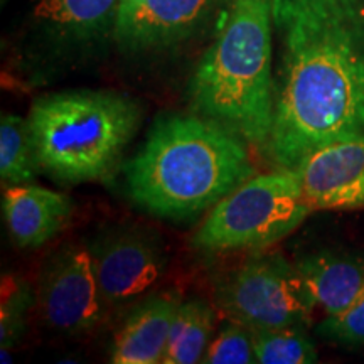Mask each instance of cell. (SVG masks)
<instances>
[{
    "label": "cell",
    "instance_id": "obj_4",
    "mask_svg": "<svg viewBox=\"0 0 364 364\" xmlns=\"http://www.w3.org/2000/svg\"><path fill=\"white\" fill-rule=\"evenodd\" d=\"M27 120L41 169L81 184L105 181L117 171L139 132L142 110L115 91L76 90L36 98Z\"/></svg>",
    "mask_w": 364,
    "mask_h": 364
},
{
    "label": "cell",
    "instance_id": "obj_11",
    "mask_svg": "<svg viewBox=\"0 0 364 364\" xmlns=\"http://www.w3.org/2000/svg\"><path fill=\"white\" fill-rule=\"evenodd\" d=\"M2 211L14 245L39 248L65 230L73 215V203L65 194L31 182L4 191Z\"/></svg>",
    "mask_w": 364,
    "mask_h": 364
},
{
    "label": "cell",
    "instance_id": "obj_7",
    "mask_svg": "<svg viewBox=\"0 0 364 364\" xmlns=\"http://www.w3.org/2000/svg\"><path fill=\"white\" fill-rule=\"evenodd\" d=\"M38 304L48 326L61 334H83L98 324L105 300L90 248L65 245L44 262Z\"/></svg>",
    "mask_w": 364,
    "mask_h": 364
},
{
    "label": "cell",
    "instance_id": "obj_6",
    "mask_svg": "<svg viewBox=\"0 0 364 364\" xmlns=\"http://www.w3.org/2000/svg\"><path fill=\"white\" fill-rule=\"evenodd\" d=\"M220 311L252 332L306 327L316 302L295 263L279 253H257L216 285Z\"/></svg>",
    "mask_w": 364,
    "mask_h": 364
},
{
    "label": "cell",
    "instance_id": "obj_15",
    "mask_svg": "<svg viewBox=\"0 0 364 364\" xmlns=\"http://www.w3.org/2000/svg\"><path fill=\"white\" fill-rule=\"evenodd\" d=\"M216 327V311L201 299L182 300L172 322L164 364L201 363Z\"/></svg>",
    "mask_w": 364,
    "mask_h": 364
},
{
    "label": "cell",
    "instance_id": "obj_3",
    "mask_svg": "<svg viewBox=\"0 0 364 364\" xmlns=\"http://www.w3.org/2000/svg\"><path fill=\"white\" fill-rule=\"evenodd\" d=\"M273 0H230L189 83L196 115L265 150L273 122Z\"/></svg>",
    "mask_w": 364,
    "mask_h": 364
},
{
    "label": "cell",
    "instance_id": "obj_8",
    "mask_svg": "<svg viewBox=\"0 0 364 364\" xmlns=\"http://www.w3.org/2000/svg\"><path fill=\"white\" fill-rule=\"evenodd\" d=\"M105 304L124 306L162 279L167 255L159 235L136 226H118L90 247Z\"/></svg>",
    "mask_w": 364,
    "mask_h": 364
},
{
    "label": "cell",
    "instance_id": "obj_13",
    "mask_svg": "<svg viewBox=\"0 0 364 364\" xmlns=\"http://www.w3.org/2000/svg\"><path fill=\"white\" fill-rule=\"evenodd\" d=\"M316 307L326 317L339 316L364 295V260L351 255L318 252L295 263Z\"/></svg>",
    "mask_w": 364,
    "mask_h": 364
},
{
    "label": "cell",
    "instance_id": "obj_9",
    "mask_svg": "<svg viewBox=\"0 0 364 364\" xmlns=\"http://www.w3.org/2000/svg\"><path fill=\"white\" fill-rule=\"evenodd\" d=\"M294 172L312 211L364 208V135L322 145Z\"/></svg>",
    "mask_w": 364,
    "mask_h": 364
},
{
    "label": "cell",
    "instance_id": "obj_5",
    "mask_svg": "<svg viewBox=\"0 0 364 364\" xmlns=\"http://www.w3.org/2000/svg\"><path fill=\"white\" fill-rule=\"evenodd\" d=\"M311 213L294 171L255 174L211 208L194 245L204 252H260L294 233Z\"/></svg>",
    "mask_w": 364,
    "mask_h": 364
},
{
    "label": "cell",
    "instance_id": "obj_10",
    "mask_svg": "<svg viewBox=\"0 0 364 364\" xmlns=\"http://www.w3.org/2000/svg\"><path fill=\"white\" fill-rule=\"evenodd\" d=\"M220 0H136L120 6L113 34L129 51L181 43L206 21Z\"/></svg>",
    "mask_w": 364,
    "mask_h": 364
},
{
    "label": "cell",
    "instance_id": "obj_19",
    "mask_svg": "<svg viewBox=\"0 0 364 364\" xmlns=\"http://www.w3.org/2000/svg\"><path fill=\"white\" fill-rule=\"evenodd\" d=\"M206 364H252L255 356L253 332L238 322L230 321L221 327L216 338L208 346L203 361Z\"/></svg>",
    "mask_w": 364,
    "mask_h": 364
},
{
    "label": "cell",
    "instance_id": "obj_20",
    "mask_svg": "<svg viewBox=\"0 0 364 364\" xmlns=\"http://www.w3.org/2000/svg\"><path fill=\"white\" fill-rule=\"evenodd\" d=\"M317 331L327 339L364 348V295L346 312L326 317L318 324Z\"/></svg>",
    "mask_w": 364,
    "mask_h": 364
},
{
    "label": "cell",
    "instance_id": "obj_12",
    "mask_svg": "<svg viewBox=\"0 0 364 364\" xmlns=\"http://www.w3.org/2000/svg\"><path fill=\"white\" fill-rule=\"evenodd\" d=\"M182 299L176 292L154 295L129 314L112 346L115 364H159Z\"/></svg>",
    "mask_w": 364,
    "mask_h": 364
},
{
    "label": "cell",
    "instance_id": "obj_14",
    "mask_svg": "<svg viewBox=\"0 0 364 364\" xmlns=\"http://www.w3.org/2000/svg\"><path fill=\"white\" fill-rule=\"evenodd\" d=\"M122 0H36L39 22L68 38L86 39L115 27Z\"/></svg>",
    "mask_w": 364,
    "mask_h": 364
},
{
    "label": "cell",
    "instance_id": "obj_17",
    "mask_svg": "<svg viewBox=\"0 0 364 364\" xmlns=\"http://www.w3.org/2000/svg\"><path fill=\"white\" fill-rule=\"evenodd\" d=\"M304 327L253 332L255 356L260 364H312L318 354Z\"/></svg>",
    "mask_w": 364,
    "mask_h": 364
},
{
    "label": "cell",
    "instance_id": "obj_16",
    "mask_svg": "<svg viewBox=\"0 0 364 364\" xmlns=\"http://www.w3.org/2000/svg\"><path fill=\"white\" fill-rule=\"evenodd\" d=\"M41 169L27 118L4 113L0 118V179L11 186L31 184Z\"/></svg>",
    "mask_w": 364,
    "mask_h": 364
},
{
    "label": "cell",
    "instance_id": "obj_2",
    "mask_svg": "<svg viewBox=\"0 0 364 364\" xmlns=\"http://www.w3.org/2000/svg\"><path fill=\"white\" fill-rule=\"evenodd\" d=\"M255 176L247 142L201 115L159 118L125 166L130 199L167 220H189Z\"/></svg>",
    "mask_w": 364,
    "mask_h": 364
},
{
    "label": "cell",
    "instance_id": "obj_18",
    "mask_svg": "<svg viewBox=\"0 0 364 364\" xmlns=\"http://www.w3.org/2000/svg\"><path fill=\"white\" fill-rule=\"evenodd\" d=\"M33 306V292L22 280L4 279L0 307V349L2 363H7L9 349L14 348L26 331L27 316Z\"/></svg>",
    "mask_w": 364,
    "mask_h": 364
},
{
    "label": "cell",
    "instance_id": "obj_1",
    "mask_svg": "<svg viewBox=\"0 0 364 364\" xmlns=\"http://www.w3.org/2000/svg\"><path fill=\"white\" fill-rule=\"evenodd\" d=\"M280 66L263 152L295 171L322 145L364 135V0H273Z\"/></svg>",
    "mask_w": 364,
    "mask_h": 364
}]
</instances>
